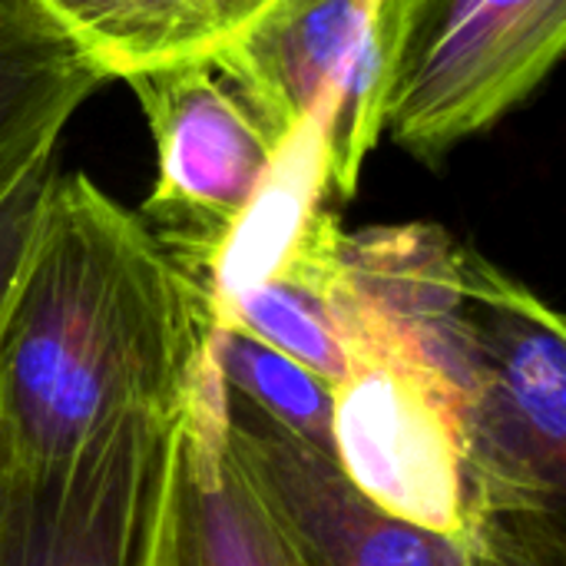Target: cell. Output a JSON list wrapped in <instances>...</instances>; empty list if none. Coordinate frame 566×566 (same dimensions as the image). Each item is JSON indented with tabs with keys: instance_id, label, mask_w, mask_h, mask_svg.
I'll use <instances>...</instances> for the list:
<instances>
[{
	"instance_id": "6da1fadb",
	"label": "cell",
	"mask_w": 566,
	"mask_h": 566,
	"mask_svg": "<svg viewBox=\"0 0 566 566\" xmlns=\"http://www.w3.org/2000/svg\"><path fill=\"white\" fill-rule=\"evenodd\" d=\"M209 332L146 222L60 172L0 318V461L53 464L119 415H172Z\"/></svg>"
},
{
	"instance_id": "7a4b0ae2",
	"label": "cell",
	"mask_w": 566,
	"mask_h": 566,
	"mask_svg": "<svg viewBox=\"0 0 566 566\" xmlns=\"http://www.w3.org/2000/svg\"><path fill=\"white\" fill-rule=\"evenodd\" d=\"M415 0H279L212 63L282 146L318 143L342 202L378 146Z\"/></svg>"
},
{
	"instance_id": "3957f363",
	"label": "cell",
	"mask_w": 566,
	"mask_h": 566,
	"mask_svg": "<svg viewBox=\"0 0 566 566\" xmlns=\"http://www.w3.org/2000/svg\"><path fill=\"white\" fill-rule=\"evenodd\" d=\"M468 521L566 511V328L527 285L484 262L464 405Z\"/></svg>"
},
{
	"instance_id": "277c9868",
	"label": "cell",
	"mask_w": 566,
	"mask_h": 566,
	"mask_svg": "<svg viewBox=\"0 0 566 566\" xmlns=\"http://www.w3.org/2000/svg\"><path fill=\"white\" fill-rule=\"evenodd\" d=\"M564 46L566 0H415L385 133L434 166L521 106Z\"/></svg>"
},
{
	"instance_id": "5b68a950",
	"label": "cell",
	"mask_w": 566,
	"mask_h": 566,
	"mask_svg": "<svg viewBox=\"0 0 566 566\" xmlns=\"http://www.w3.org/2000/svg\"><path fill=\"white\" fill-rule=\"evenodd\" d=\"M123 83L156 143V186L136 216L172 262L192 272L262 192L282 146L212 56L149 66Z\"/></svg>"
},
{
	"instance_id": "8992f818",
	"label": "cell",
	"mask_w": 566,
	"mask_h": 566,
	"mask_svg": "<svg viewBox=\"0 0 566 566\" xmlns=\"http://www.w3.org/2000/svg\"><path fill=\"white\" fill-rule=\"evenodd\" d=\"M166 421L129 411L63 461H0V566L139 564Z\"/></svg>"
},
{
	"instance_id": "52a82bcc",
	"label": "cell",
	"mask_w": 566,
	"mask_h": 566,
	"mask_svg": "<svg viewBox=\"0 0 566 566\" xmlns=\"http://www.w3.org/2000/svg\"><path fill=\"white\" fill-rule=\"evenodd\" d=\"M332 458L381 514L448 537L464 534V424L451 395L408 358L361 355L332 388Z\"/></svg>"
},
{
	"instance_id": "ba28073f",
	"label": "cell",
	"mask_w": 566,
	"mask_h": 566,
	"mask_svg": "<svg viewBox=\"0 0 566 566\" xmlns=\"http://www.w3.org/2000/svg\"><path fill=\"white\" fill-rule=\"evenodd\" d=\"M232 448L279 517L298 566H471L464 534L401 524L371 507L335 458L232 391Z\"/></svg>"
},
{
	"instance_id": "9c48e42d",
	"label": "cell",
	"mask_w": 566,
	"mask_h": 566,
	"mask_svg": "<svg viewBox=\"0 0 566 566\" xmlns=\"http://www.w3.org/2000/svg\"><path fill=\"white\" fill-rule=\"evenodd\" d=\"M136 566H298V557L232 441L209 444L169 415Z\"/></svg>"
},
{
	"instance_id": "30bf717a",
	"label": "cell",
	"mask_w": 566,
	"mask_h": 566,
	"mask_svg": "<svg viewBox=\"0 0 566 566\" xmlns=\"http://www.w3.org/2000/svg\"><path fill=\"white\" fill-rule=\"evenodd\" d=\"M106 80L206 60L279 0H40Z\"/></svg>"
},
{
	"instance_id": "8fae6325",
	"label": "cell",
	"mask_w": 566,
	"mask_h": 566,
	"mask_svg": "<svg viewBox=\"0 0 566 566\" xmlns=\"http://www.w3.org/2000/svg\"><path fill=\"white\" fill-rule=\"evenodd\" d=\"M106 76L40 0H0V172L63 139Z\"/></svg>"
},
{
	"instance_id": "7c38bea8",
	"label": "cell",
	"mask_w": 566,
	"mask_h": 566,
	"mask_svg": "<svg viewBox=\"0 0 566 566\" xmlns=\"http://www.w3.org/2000/svg\"><path fill=\"white\" fill-rule=\"evenodd\" d=\"M342 249V245H338ZM338 252L322 262L295 265L222 305L212 315L216 328L242 332L285 358L298 361L328 388L352 375V352L332 302Z\"/></svg>"
},
{
	"instance_id": "4fadbf2b",
	"label": "cell",
	"mask_w": 566,
	"mask_h": 566,
	"mask_svg": "<svg viewBox=\"0 0 566 566\" xmlns=\"http://www.w3.org/2000/svg\"><path fill=\"white\" fill-rule=\"evenodd\" d=\"M212 342L226 381L239 398L305 444L332 454V388L325 381L242 332L212 325Z\"/></svg>"
},
{
	"instance_id": "5bb4252c",
	"label": "cell",
	"mask_w": 566,
	"mask_h": 566,
	"mask_svg": "<svg viewBox=\"0 0 566 566\" xmlns=\"http://www.w3.org/2000/svg\"><path fill=\"white\" fill-rule=\"evenodd\" d=\"M60 176V139L0 172V318L23 272L46 196Z\"/></svg>"
},
{
	"instance_id": "9a60e30c",
	"label": "cell",
	"mask_w": 566,
	"mask_h": 566,
	"mask_svg": "<svg viewBox=\"0 0 566 566\" xmlns=\"http://www.w3.org/2000/svg\"><path fill=\"white\" fill-rule=\"evenodd\" d=\"M471 566H566L564 514H474L464 527Z\"/></svg>"
}]
</instances>
